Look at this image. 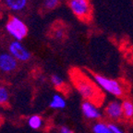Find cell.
I'll use <instances>...</instances> for the list:
<instances>
[{
  "mask_svg": "<svg viewBox=\"0 0 133 133\" xmlns=\"http://www.w3.org/2000/svg\"><path fill=\"white\" fill-rule=\"evenodd\" d=\"M71 79L84 99L91 102L95 105H100L104 102V94L100 90L101 88L87 75L83 74L78 69H74L71 72Z\"/></svg>",
  "mask_w": 133,
  "mask_h": 133,
  "instance_id": "cell-1",
  "label": "cell"
},
{
  "mask_svg": "<svg viewBox=\"0 0 133 133\" xmlns=\"http://www.w3.org/2000/svg\"><path fill=\"white\" fill-rule=\"evenodd\" d=\"M91 77L103 91L112 94L116 97H123L125 94V87L117 79H109L103 75L91 73Z\"/></svg>",
  "mask_w": 133,
  "mask_h": 133,
  "instance_id": "cell-2",
  "label": "cell"
},
{
  "mask_svg": "<svg viewBox=\"0 0 133 133\" xmlns=\"http://www.w3.org/2000/svg\"><path fill=\"white\" fill-rule=\"evenodd\" d=\"M6 30L14 40L22 41L28 34V27L19 17L12 16L6 24Z\"/></svg>",
  "mask_w": 133,
  "mask_h": 133,
  "instance_id": "cell-3",
  "label": "cell"
},
{
  "mask_svg": "<svg viewBox=\"0 0 133 133\" xmlns=\"http://www.w3.org/2000/svg\"><path fill=\"white\" fill-rule=\"evenodd\" d=\"M68 4L71 12L78 19L87 21L91 18L92 8L90 0H68Z\"/></svg>",
  "mask_w": 133,
  "mask_h": 133,
  "instance_id": "cell-4",
  "label": "cell"
},
{
  "mask_svg": "<svg viewBox=\"0 0 133 133\" xmlns=\"http://www.w3.org/2000/svg\"><path fill=\"white\" fill-rule=\"evenodd\" d=\"M8 52L10 53L18 61H26L30 60L31 53L30 51L22 44L21 41L19 40H13L9 45H8Z\"/></svg>",
  "mask_w": 133,
  "mask_h": 133,
  "instance_id": "cell-5",
  "label": "cell"
},
{
  "mask_svg": "<svg viewBox=\"0 0 133 133\" xmlns=\"http://www.w3.org/2000/svg\"><path fill=\"white\" fill-rule=\"evenodd\" d=\"M18 60L10 53H3L0 55V69L3 72H11L17 68Z\"/></svg>",
  "mask_w": 133,
  "mask_h": 133,
  "instance_id": "cell-6",
  "label": "cell"
},
{
  "mask_svg": "<svg viewBox=\"0 0 133 133\" xmlns=\"http://www.w3.org/2000/svg\"><path fill=\"white\" fill-rule=\"evenodd\" d=\"M105 114L110 119L113 120H118L123 116L122 103L118 101H113L107 104L105 108Z\"/></svg>",
  "mask_w": 133,
  "mask_h": 133,
  "instance_id": "cell-7",
  "label": "cell"
},
{
  "mask_svg": "<svg viewBox=\"0 0 133 133\" xmlns=\"http://www.w3.org/2000/svg\"><path fill=\"white\" fill-rule=\"evenodd\" d=\"M81 110L83 115L89 119H99L101 117V113L98 110L97 106L89 101L83 103L81 105Z\"/></svg>",
  "mask_w": 133,
  "mask_h": 133,
  "instance_id": "cell-8",
  "label": "cell"
},
{
  "mask_svg": "<svg viewBox=\"0 0 133 133\" xmlns=\"http://www.w3.org/2000/svg\"><path fill=\"white\" fill-rule=\"evenodd\" d=\"M6 8L14 12L22 11L28 4V0H4Z\"/></svg>",
  "mask_w": 133,
  "mask_h": 133,
  "instance_id": "cell-9",
  "label": "cell"
},
{
  "mask_svg": "<svg viewBox=\"0 0 133 133\" xmlns=\"http://www.w3.org/2000/svg\"><path fill=\"white\" fill-rule=\"evenodd\" d=\"M49 105L53 109H62V108L66 107V101L59 94H55Z\"/></svg>",
  "mask_w": 133,
  "mask_h": 133,
  "instance_id": "cell-10",
  "label": "cell"
},
{
  "mask_svg": "<svg viewBox=\"0 0 133 133\" xmlns=\"http://www.w3.org/2000/svg\"><path fill=\"white\" fill-rule=\"evenodd\" d=\"M123 116L126 118H131L133 116V103L129 100H125L122 102Z\"/></svg>",
  "mask_w": 133,
  "mask_h": 133,
  "instance_id": "cell-11",
  "label": "cell"
},
{
  "mask_svg": "<svg viewBox=\"0 0 133 133\" xmlns=\"http://www.w3.org/2000/svg\"><path fill=\"white\" fill-rule=\"evenodd\" d=\"M92 130H94V133H113L109 126L104 122L95 123L94 125Z\"/></svg>",
  "mask_w": 133,
  "mask_h": 133,
  "instance_id": "cell-12",
  "label": "cell"
},
{
  "mask_svg": "<svg viewBox=\"0 0 133 133\" xmlns=\"http://www.w3.org/2000/svg\"><path fill=\"white\" fill-rule=\"evenodd\" d=\"M28 124H29V126L31 129H37L39 128H41L42 124H43V121H42V118L39 116H31L29 118Z\"/></svg>",
  "mask_w": 133,
  "mask_h": 133,
  "instance_id": "cell-13",
  "label": "cell"
},
{
  "mask_svg": "<svg viewBox=\"0 0 133 133\" xmlns=\"http://www.w3.org/2000/svg\"><path fill=\"white\" fill-rule=\"evenodd\" d=\"M60 3V0H44V6L45 9H48V10H52V9H55L56 6L59 5Z\"/></svg>",
  "mask_w": 133,
  "mask_h": 133,
  "instance_id": "cell-14",
  "label": "cell"
},
{
  "mask_svg": "<svg viewBox=\"0 0 133 133\" xmlns=\"http://www.w3.org/2000/svg\"><path fill=\"white\" fill-rule=\"evenodd\" d=\"M53 36H54L55 39L56 40H62L66 36V30L63 27H57L54 30V32H53Z\"/></svg>",
  "mask_w": 133,
  "mask_h": 133,
  "instance_id": "cell-15",
  "label": "cell"
},
{
  "mask_svg": "<svg viewBox=\"0 0 133 133\" xmlns=\"http://www.w3.org/2000/svg\"><path fill=\"white\" fill-rule=\"evenodd\" d=\"M51 81H52L55 87H56L57 89H60V88H62L64 86V81L58 75H53L51 77Z\"/></svg>",
  "mask_w": 133,
  "mask_h": 133,
  "instance_id": "cell-16",
  "label": "cell"
},
{
  "mask_svg": "<svg viewBox=\"0 0 133 133\" xmlns=\"http://www.w3.org/2000/svg\"><path fill=\"white\" fill-rule=\"evenodd\" d=\"M8 101V91L5 87H0V104H5Z\"/></svg>",
  "mask_w": 133,
  "mask_h": 133,
  "instance_id": "cell-17",
  "label": "cell"
},
{
  "mask_svg": "<svg viewBox=\"0 0 133 133\" xmlns=\"http://www.w3.org/2000/svg\"><path fill=\"white\" fill-rule=\"evenodd\" d=\"M108 126H109V128L111 129V130L113 131V133H124L122 129H121L117 125L114 124V123H110V124H108Z\"/></svg>",
  "mask_w": 133,
  "mask_h": 133,
  "instance_id": "cell-18",
  "label": "cell"
},
{
  "mask_svg": "<svg viewBox=\"0 0 133 133\" xmlns=\"http://www.w3.org/2000/svg\"><path fill=\"white\" fill-rule=\"evenodd\" d=\"M60 133H73V131L68 127H62L60 129Z\"/></svg>",
  "mask_w": 133,
  "mask_h": 133,
  "instance_id": "cell-19",
  "label": "cell"
},
{
  "mask_svg": "<svg viewBox=\"0 0 133 133\" xmlns=\"http://www.w3.org/2000/svg\"><path fill=\"white\" fill-rule=\"evenodd\" d=\"M0 118H1V115H0Z\"/></svg>",
  "mask_w": 133,
  "mask_h": 133,
  "instance_id": "cell-20",
  "label": "cell"
},
{
  "mask_svg": "<svg viewBox=\"0 0 133 133\" xmlns=\"http://www.w3.org/2000/svg\"><path fill=\"white\" fill-rule=\"evenodd\" d=\"M0 2H1V0H0Z\"/></svg>",
  "mask_w": 133,
  "mask_h": 133,
  "instance_id": "cell-21",
  "label": "cell"
}]
</instances>
